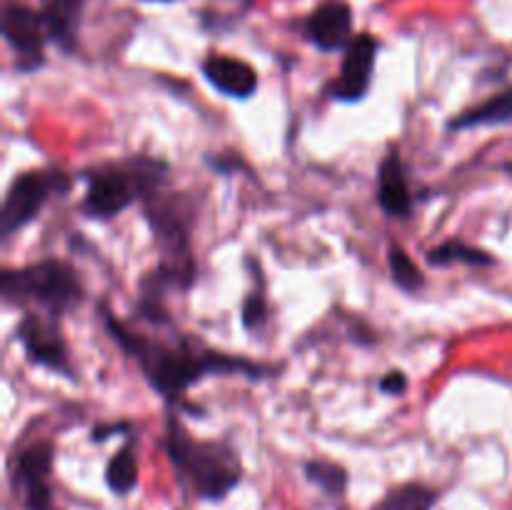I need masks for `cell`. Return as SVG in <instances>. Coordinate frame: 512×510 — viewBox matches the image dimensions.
Wrapping results in <instances>:
<instances>
[{
    "label": "cell",
    "mask_w": 512,
    "mask_h": 510,
    "mask_svg": "<svg viewBox=\"0 0 512 510\" xmlns=\"http://www.w3.org/2000/svg\"><path fill=\"white\" fill-rule=\"evenodd\" d=\"M105 325L120 343V348L125 353L135 355L148 383L168 400L178 398L190 385L215 373H243L250 375V378H263L265 373L263 365L233 358V355L215 353V350L205 348L203 343H193V340L160 343V340L143 338V335L125 328L123 323H118L108 310H105Z\"/></svg>",
    "instance_id": "obj_1"
},
{
    "label": "cell",
    "mask_w": 512,
    "mask_h": 510,
    "mask_svg": "<svg viewBox=\"0 0 512 510\" xmlns=\"http://www.w3.org/2000/svg\"><path fill=\"white\" fill-rule=\"evenodd\" d=\"M165 450L183 488L203 500L228 498L243 478V465L228 443L193 438L178 418H168Z\"/></svg>",
    "instance_id": "obj_2"
},
{
    "label": "cell",
    "mask_w": 512,
    "mask_h": 510,
    "mask_svg": "<svg viewBox=\"0 0 512 510\" xmlns=\"http://www.w3.org/2000/svg\"><path fill=\"white\" fill-rule=\"evenodd\" d=\"M5 303L40 305V310L60 318L83 298L78 275L63 260H40L25 268L5 270L0 283Z\"/></svg>",
    "instance_id": "obj_3"
},
{
    "label": "cell",
    "mask_w": 512,
    "mask_h": 510,
    "mask_svg": "<svg viewBox=\"0 0 512 510\" xmlns=\"http://www.w3.org/2000/svg\"><path fill=\"white\" fill-rule=\"evenodd\" d=\"M143 165L145 163H138L135 168H105L90 175L83 213L90 218L110 220L130 208L138 198L153 193L160 178V165H155L153 170H145Z\"/></svg>",
    "instance_id": "obj_4"
},
{
    "label": "cell",
    "mask_w": 512,
    "mask_h": 510,
    "mask_svg": "<svg viewBox=\"0 0 512 510\" xmlns=\"http://www.w3.org/2000/svg\"><path fill=\"white\" fill-rule=\"evenodd\" d=\"M70 178L63 170H28L20 173L8 188L0 218V233L10 238L15 230L25 228L40 213L50 195L68 193Z\"/></svg>",
    "instance_id": "obj_5"
},
{
    "label": "cell",
    "mask_w": 512,
    "mask_h": 510,
    "mask_svg": "<svg viewBox=\"0 0 512 510\" xmlns=\"http://www.w3.org/2000/svg\"><path fill=\"white\" fill-rule=\"evenodd\" d=\"M3 35L5 43L13 48L15 58H18V70L33 73L45 63V40L50 38L43 15L38 10L20 3L5 5Z\"/></svg>",
    "instance_id": "obj_6"
},
{
    "label": "cell",
    "mask_w": 512,
    "mask_h": 510,
    "mask_svg": "<svg viewBox=\"0 0 512 510\" xmlns=\"http://www.w3.org/2000/svg\"><path fill=\"white\" fill-rule=\"evenodd\" d=\"M18 340L33 363L43 365L53 373L73 375L68 345H65L58 318L48 313H28L18 325Z\"/></svg>",
    "instance_id": "obj_7"
},
{
    "label": "cell",
    "mask_w": 512,
    "mask_h": 510,
    "mask_svg": "<svg viewBox=\"0 0 512 510\" xmlns=\"http://www.w3.org/2000/svg\"><path fill=\"white\" fill-rule=\"evenodd\" d=\"M55 448L50 440H38L20 450L15 463L13 483L23 498L25 510H55L53 490H50V473H53Z\"/></svg>",
    "instance_id": "obj_8"
},
{
    "label": "cell",
    "mask_w": 512,
    "mask_h": 510,
    "mask_svg": "<svg viewBox=\"0 0 512 510\" xmlns=\"http://www.w3.org/2000/svg\"><path fill=\"white\" fill-rule=\"evenodd\" d=\"M375 58H378V40L370 33L355 35L345 48L343 68H340L338 80L330 85V95L343 103L363 100L370 88V80H373Z\"/></svg>",
    "instance_id": "obj_9"
},
{
    "label": "cell",
    "mask_w": 512,
    "mask_h": 510,
    "mask_svg": "<svg viewBox=\"0 0 512 510\" xmlns=\"http://www.w3.org/2000/svg\"><path fill=\"white\" fill-rule=\"evenodd\" d=\"M305 38L323 53L348 48L353 40V10L348 3L330 0L320 5L305 20Z\"/></svg>",
    "instance_id": "obj_10"
},
{
    "label": "cell",
    "mask_w": 512,
    "mask_h": 510,
    "mask_svg": "<svg viewBox=\"0 0 512 510\" xmlns=\"http://www.w3.org/2000/svg\"><path fill=\"white\" fill-rule=\"evenodd\" d=\"M203 75L215 90L225 93L228 98L245 100L258 90V73L245 60L233 55H208L203 60Z\"/></svg>",
    "instance_id": "obj_11"
},
{
    "label": "cell",
    "mask_w": 512,
    "mask_h": 510,
    "mask_svg": "<svg viewBox=\"0 0 512 510\" xmlns=\"http://www.w3.org/2000/svg\"><path fill=\"white\" fill-rule=\"evenodd\" d=\"M378 200L385 213L393 215V218H410V213H413V195H410L403 160L398 153H390L380 165Z\"/></svg>",
    "instance_id": "obj_12"
},
{
    "label": "cell",
    "mask_w": 512,
    "mask_h": 510,
    "mask_svg": "<svg viewBox=\"0 0 512 510\" xmlns=\"http://www.w3.org/2000/svg\"><path fill=\"white\" fill-rule=\"evenodd\" d=\"M88 0H40V15L48 28V38L65 50L75 48L80 18Z\"/></svg>",
    "instance_id": "obj_13"
},
{
    "label": "cell",
    "mask_w": 512,
    "mask_h": 510,
    "mask_svg": "<svg viewBox=\"0 0 512 510\" xmlns=\"http://www.w3.org/2000/svg\"><path fill=\"white\" fill-rule=\"evenodd\" d=\"M512 120V85L510 88L500 90L498 95L488 98L485 103L475 105V108L465 110V113L455 115L450 120V130H470L480 128V125H500L510 123Z\"/></svg>",
    "instance_id": "obj_14"
},
{
    "label": "cell",
    "mask_w": 512,
    "mask_h": 510,
    "mask_svg": "<svg viewBox=\"0 0 512 510\" xmlns=\"http://www.w3.org/2000/svg\"><path fill=\"white\" fill-rule=\"evenodd\" d=\"M438 500V493L423 483H405L390 490L373 510H430Z\"/></svg>",
    "instance_id": "obj_15"
},
{
    "label": "cell",
    "mask_w": 512,
    "mask_h": 510,
    "mask_svg": "<svg viewBox=\"0 0 512 510\" xmlns=\"http://www.w3.org/2000/svg\"><path fill=\"white\" fill-rule=\"evenodd\" d=\"M105 483L115 495H128L135 490V485H138V458H135L130 445L120 448L110 458L108 468H105Z\"/></svg>",
    "instance_id": "obj_16"
},
{
    "label": "cell",
    "mask_w": 512,
    "mask_h": 510,
    "mask_svg": "<svg viewBox=\"0 0 512 510\" xmlns=\"http://www.w3.org/2000/svg\"><path fill=\"white\" fill-rule=\"evenodd\" d=\"M305 475H308L310 483L318 485L330 498H340L348 488V470L343 465L333 463V460H308Z\"/></svg>",
    "instance_id": "obj_17"
},
{
    "label": "cell",
    "mask_w": 512,
    "mask_h": 510,
    "mask_svg": "<svg viewBox=\"0 0 512 510\" xmlns=\"http://www.w3.org/2000/svg\"><path fill=\"white\" fill-rule=\"evenodd\" d=\"M428 260L433 265H450V263H468V265H493L495 258L488 250L473 248L468 243H460V240H450V243L438 245V248L430 250Z\"/></svg>",
    "instance_id": "obj_18"
},
{
    "label": "cell",
    "mask_w": 512,
    "mask_h": 510,
    "mask_svg": "<svg viewBox=\"0 0 512 510\" xmlns=\"http://www.w3.org/2000/svg\"><path fill=\"white\" fill-rule=\"evenodd\" d=\"M390 273H393V280L398 288H403L405 293H415L425 285L423 273H420L418 265L413 263V258L408 255V250L400 248V245H393L390 248Z\"/></svg>",
    "instance_id": "obj_19"
},
{
    "label": "cell",
    "mask_w": 512,
    "mask_h": 510,
    "mask_svg": "<svg viewBox=\"0 0 512 510\" xmlns=\"http://www.w3.org/2000/svg\"><path fill=\"white\" fill-rule=\"evenodd\" d=\"M265 320V298L263 293H250L243 303V325L248 330H255Z\"/></svg>",
    "instance_id": "obj_20"
},
{
    "label": "cell",
    "mask_w": 512,
    "mask_h": 510,
    "mask_svg": "<svg viewBox=\"0 0 512 510\" xmlns=\"http://www.w3.org/2000/svg\"><path fill=\"white\" fill-rule=\"evenodd\" d=\"M408 388V378H405L403 370H390L383 380H380V390L388 395H400Z\"/></svg>",
    "instance_id": "obj_21"
},
{
    "label": "cell",
    "mask_w": 512,
    "mask_h": 510,
    "mask_svg": "<svg viewBox=\"0 0 512 510\" xmlns=\"http://www.w3.org/2000/svg\"><path fill=\"white\" fill-rule=\"evenodd\" d=\"M145 3H173V0H145Z\"/></svg>",
    "instance_id": "obj_22"
}]
</instances>
